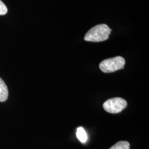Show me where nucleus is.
I'll return each mask as SVG.
<instances>
[{
  "mask_svg": "<svg viewBox=\"0 0 149 149\" xmlns=\"http://www.w3.org/2000/svg\"><path fill=\"white\" fill-rule=\"evenodd\" d=\"M8 91L5 82L0 77V102H3L7 100Z\"/></svg>",
  "mask_w": 149,
  "mask_h": 149,
  "instance_id": "nucleus-4",
  "label": "nucleus"
},
{
  "mask_svg": "<svg viewBox=\"0 0 149 149\" xmlns=\"http://www.w3.org/2000/svg\"><path fill=\"white\" fill-rule=\"evenodd\" d=\"M111 31L112 29L107 24H98L86 33L84 40L91 42H103L108 39Z\"/></svg>",
  "mask_w": 149,
  "mask_h": 149,
  "instance_id": "nucleus-1",
  "label": "nucleus"
},
{
  "mask_svg": "<svg viewBox=\"0 0 149 149\" xmlns=\"http://www.w3.org/2000/svg\"><path fill=\"white\" fill-rule=\"evenodd\" d=\"M125 64V59L118 56L103 60L100 64V69L104 73H111L124 69Z\"/></svg>",
  "mask_w": 149,
  "mask_h": 149,
  "instance_id": "nucleus-2",
  "label": "nucleus"
},
{
  "mask_svg": "<svg viewBox=\"0 0 149 149\" xmlns=\"http://www.w3.org/2000/svg\"><path fill=\"white\" fill-rule=\"evenodd\" d=\"M127 106V102L120 97H116L108 100L105 102L103 107L107 112L116 114L122 112Z\"/></svg>",
  "mask_w": 149,
  "mask_h": 149,
  "instance_id": "nucleus-3",
  "label": "nucleus"
},
{
  "mask_svg": "<svg viewBox=\"0 0 149 149\" xmlns=\"http://www.w3.org/2000/svg\"><path fill=\"white\" fill-rule=\"evenodd\" d=\"M109 149H130V144L126 141H120Z\"/></svg>",
  "mask_w": 149,
  "mask_h": 149,
  "instance_id": "nucleus-6",
  "label": "nucleus"
},
{
  "mask_svg": "<svg viewBox=\"0 0 149 149\" xmlns=\"http://www.w3.org/2000/svg\"><path fill=\"white\" fill-rule=\"evenodd\" d=\"M76 136L82 143H86L87 140V135L85 129L82 127H79L77 129Z\"/></svg>",
  "mask_w": 149,
  "mask_h": 149,
  "instance_id": "nucleus-5",
  "label": "nucleus"
},
{
  "mask_svg": "<svg viewBox=\"0 0 149 149\" xmlns=\"http://www.w3.org/2000/svg\"><path fill=\"white\" fill-rule=\"evenodd\" d=\"M7 8L5 3L0 0V15H5L7 13Z\"/></svg>",
  "mask_w": 149,
  "mask_h": 149,
  "instance_id": "nucleus-7",
  "label": "nucleus"
}]
</instances>
